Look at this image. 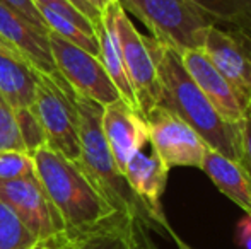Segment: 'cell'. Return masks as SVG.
Listing matches in <instances>:
<instances>
[{
    "instance_id": "cell-25",
    "label": "cell",
    "mask_w": 251,
    "mask_h": 249,
    "mask_svg": "<svg viewBox=\"0 0 251 249\" xmlns=\"http://www.w3.org/2000/svg\"><path fill=\"white\" fill-rule=\"evenodd\" d=\"M33 3L36 7L43 5V7H48V9L56 10V12H60L62 16L69 17V19H72L75 24H79L86 33H91L96 36V26H94L86 16H82L69 0H33Z\"/></svg>"
},
{
    "instance_id": "cell-27",
    "label": "cell",
    "mask_w": 251,
    "mask_h": 249,
    "mask_svg": "<svg viewBox=\"0 0 251 249\" xmlns=\"http://www.w3.org/2000/svg\"><path fill=\"white\" fill-rule=\"evenodd\" d=\"M239 135H241V162L239 164L245 167L251 178V111L239 125Z\"/></svg>"
},
{
    "instance_id": "cell-7",
    "label": "cell",
    "mask_w": 251,
    "mask_h": 249,
    "mask_svg": "<svg viewBox=\"0 0 251 249\" xmlns=\"http://www.w3.org/2000/svg\"><path fill=\"white\" fill-rule=\"evenodd\" d=\"M48 43L56 72L77 96L94 101L101 106L122 99L98 55L69 43L55 33H48Z\"/></svg>"
},
{
    "instance_id": "cell-22",
    "label": "cell",
    "mask_w": 251,
    "mask_h": 249,
    "mask_svg": "<svg viewBox=\"0 0 251 249\" xmlns=\"http://www.w3.org/2000/svg\"><path fill=\"white\" fill-rule=\"evenodd\" d=\"M16 113V120L19 125L21 138L26 147V152L33 156L38 149L47 145V136H45V130L41 126L38 116L34 114L33 108H23V110H14Z\"/></svg>"
},
{
    "instance_id": "cell-9",
    "label": "cell",
    "mask_w": 251,
    "mask_h": 249,
    "mask_svg": "<svg viewBox=\"0 0 251 249\" xmlns=\"http://www.w3.org/2000/svg\"><path fill=\"white\" fill-rule=\"evenodd\" d=\"M0 200L19 215L38 239H48L65 230L62 217L48 200L36 174L14 181H0Z\"/></svg>"
},
{
    "instance_id": "cell-1",
    "label": "cell",
    "mask_w": 251,
    "mask_h": 249,
    "mask_svg": "<svg viewBox=\"0 0 251 249\" xmlns=\"http://www.w3.org/2000/svg\"><path fill=\"white\" fill-rule=\"evenodd\" d=\"M159 80V106L166 108L201 136L208 149L222 154L234 162H241L239 126L231 125L217 113L203 96L188 72L178 51L147 38Z\"/></svg>"
},
{
    "instance_id": "cell-26",
    "label": "cell",
    "mask_w": 251,
    "mask_h": 249,
    "mask_svg": "<svg viewBox=\"0 0 251 249\" xmlns=\"http://www.w3.org/2000/svg\"><path fill=\"white\" fill-rule=\"evenodd\" d=\"M0 2L9 7V9H12L14 12H17L21 17H24L31 26L40 29L41 33H45V34L50 33L47 27V23H45V19L41 17L40 10H38V7L33 3V0H0Z\"/></svg>"
},
{
    "instance_id": "cell-20",
    "label": "cell",
    "mask_w": 251,
    "mask_h": 249,
    "mask_svg": "<svg viewBox=\"0 0 251 249\" xmlns=\"http://www.w3.org/2000/svg\"><path fill=\"white\" fill-rule=\"evenodd\" d=\"M38 10H40L41 17H43L45 23H47V27L50 33H55L56 36L63 38V40L69 41V43L84 48V50L89 51V53L100 57V43H98V38L94 36V34L86 33L79 24H75L72 19L62 16V14L53 9L38 5Z\"/></svg>"
},
{
    "instance_id": "cell-18",
    "label": "cell",
    "mask_w": 251,
    "mask_h": 249,
    "mask_svg": "<svg viewBox=\"0 0 251 249\" xmlns=\"http://www.w3.org/2000/svg\"><path fill=\"white\" fill-rule=\"evenodd\" d=\"M96 38H98V43H100V60L102 63V67H104L106 73H108L109 79L115 84V87L118 89L122 99L128 106H132L133 110L139 111L137 97L133 94L132 84H130L128 77H126L118 41H116L115 31H113L111 17H109V14L106 10L101 12V19L96 26Z\"/></svg>"
},
{
    "instance_id": "cell-11",
    "label": "cell",
    "mask_w": 251,
    "mask_h": 249,
    "mask_svg": "<svg viewBox=\"0 0 251 249\" xmlns=\"http://www.w3.org/2000/svg\"><path fill=\"white\" fill-rule=\"evenodd\" d=\"M179 57L188 75L217 110V113L231 125H241L245 116L251 111V103H248L219 72L203 50H186L179 53Z\"/></svg>"
},
{
    "instance_id": "cell-10",
    "label": "cell",
    "mask_w": 251,
    "mask_h": 249,
    "mask_svg": "<svg viewBox=\"0 0 251 249\" xmlns=\"http://www.w3.org/2000/svg\"><path fill=\"white\" fill-rule=\"evenodd\" d=\"M149 232L135 219L115 212L96 226L60 236L62 249H159Z\"/></svg>"
},
{
    "instance_id": "cell-33",
    "label": "cell",
    "mask_w": 251,
    "mask_h": 249,
    "mask_svg": "<svg viewBox=\"0 0 251 249\" xmlns=\"http://www.w3.org/2000/svg\"><path fill=\"white\" fill-rule=\"evenodd\" d=\"M173 241H175V243H176V246H178L179 249H193L192 246H188V244H186L185 241H183L181 237L178 236V234H176V236L173 237Z\"/></svg>"
},
{
    "instance_id": "cell-5",
    "label": "cell",
    "mask_w": 251,
    "mask_h": 249,
    "mask_svg": "<svg viewBox=\"0 0 251 249\" xmlns=\"http://www.w3.org/2000/svg\"><path fill=\"white\" fill-rule=\"evenodd\" d=\"M33 111L47 136V145L72 160H80V135L74 92L58 72H38Z\"/></svg>"
},
{
    "instance_id": "cell-2",
    "label": "cell",
    "mask_w": 251,
    "mask_h": 249,
    "mask_svg": "<svg viewBox=\"0 0 251 249\" xmlns=\"http://www.w3.org/2000/svg\"><path fill=\"white\" fill-rule=\"evenodd\" d=\"M74 104L79 116L80 164L104 196V200L109 203V206L115 212L135 219L146 229L154 230L173 241V237L176 236L175 229L171 226H164L151 212L149 206L130 188L125 174L116 166L101 128L102 106L86 97L77 96L75 92H74Z\"/></svg>"
},
{
    "instance_id": "cell-19",
    "label": "cell",
    "mask_w": 251,
    "mask_h": 249,
    "mask_svg": "<svg viewBox=\"0 0 251 249\" xmlns=\"http://www.w3.org/2000/svg\"><path fill=\"white\" fill-rule=\"evenodd\" d=\"M217 26L238 31L251 40V0H188Z\"/></svg>"
},
{
    "instance_id": "cell-23",
    "label": "cell",
    "mask_w": 251,
    "mask_h": 249,
    "mask_svg": "<svg viewBox=\"0 0 251 249\" xmlns=\"http://www.w3.org/2000/svg\"><path fill=\"white\" fill-rule=\"evenodd\" d=\"M34 174L33 156L21 150L0 152V181H14Z\"/></svg>"
},
{
    "instance_id": "cell-24",
    "label": "cell",
    "mask_w": 251,
    "mask_h": 249,
    "mask_svg": "<svg viewBox=\"0 0 251 249\" xmlns=\"http://www.w3.org/2000/svg\"><path fill=\"white\" fill-rule=\"evenodd\" d=\"M21 150L26 152V147L21 138L19 125L14 110L0 97V152Z\"/></svg>"
},
{
    "instance_id": "cell-30",
    "label": "cell",
    "mask_w": 251,
    "mask_h": 249,
    "mask_svg": "<svg viewBox=\"0 0 251 249\" xmlns=\"http://www.w3.org/2000/svg\"><path fill=\"white\" fill-rule=\"evenodd\" d=\"M60 234L48 237V239H40L31 249H62V236Z\"/></svg>"
},
{
    "instance_id": "cell-8",
    "label": "cell",
    "mask_w": 251,
    "mask_h": 249,
    "mask_svg": "<svg viewBox=\"0 0 251 249\" xmlns=\"http://www.w3.org/2000/svg\"><path fill=\"white\" fill-rule=\"evenodd\" d=\"M149 126V143L152 152L162 160L168 169L171 167L201 166L207 143L190 125L166 108H154L146 116Z\"/></svg>"
},
{
    "instance_id": "cell-13",
    "label": "cell",
    "mask_w": 251,
    "mask_h": 249,
    "mask_svg": "<svg viewBox=\"0 0 251 249\" xmlns=\"http://www.w3.org/2000/svg\"><path fill=\"white\" fill-rule=\"evenodd\" d=\"M101 128L122 173L130 157L149 143V126L146 118L123 99L102 106Z\"/></svg>"
},
{
    "instance_id": "cell-21",
    "label": "cell",
    "mask_w": 251,
    "mask_h": 249,
    "mask_svg": "<svg viewBox=\"0 0 251 249\" xmlns=\"http://www.w3.org/2000/svg\"><path fill=\"white\" fill-rule=\"evenodd\" d=\"M38 241L36 234L0 200V249H31Z\"/></svg>"
},
{
    "instance_id": "cell-17",
    "label": "cell",
    "mask_w": 251,
    "mask_h": 249,
    "mask_svg": "<svg viewBox=\"0 0 251 249\" xmlns=\"http://www.w3.org/2000/svg\"><path fill=\"white\" fill-rule=\"evenodd\" d=\"M38 72L24 60L0 53V97L12 110L33 108Z\"/></svg>"
},
{
    "instance_id": "cell-31",
    "label": "cell",
    "mask_w": 251,
    "mask_h": 249,
    "mask_svg": "<svg viewBox=\"0 0 251 249\" xmlns=\"http://www.w3.org/2000/svg\"><path fill=\"white\" fill-rule=\"evenodd\" d=\"M87 3H89L91 7H93L94 10H98V12H102V10L106 9V7L109 5V3L113 2V0H86Z\"/></svg>"
},
{
    "instance_id": "cell-29",
    "label": "cell",
    "mask_w": 251,
    "mask_h": 249,
    "mask_svg": "<svg viewBox=\"0 0 251 249\" xmlns=\"http://www.w3.org/2000/svg\"><path fill=\"white\" fill-rule=\"evenodd\" d=\"M69 2L72 3V5L75 7L82 16H86L87 19L94 24V26H98V23H100V19H101V14L98 12V10H94L93 7L86 2V0H69Z\"/></svg>"
},
{
    "instance_id": "cell-32",
    "label": "cell",
    "mask_w": 251,
    "mask_h": 249,
    "mask_svg": "<svg viewBox=\"0 0 251 249\" xmlns=\"http://www.w3.org/2000/svg\"><path fill=\"white\" fill-rule=\"evenodd\" d=\"M0 53H2V55H10V57H16V58H21L19 55H17L16 51L12 50V48H9L5 43H2V41H0ZM21 60H23V58H21Z\"/></svg>"
},
{
    "instance_id": "cell-4",
    "label": "cell",
    "mask_w": 251,
    "mask_h": 249,
    "mask_svg": "<svg viewBox=\"0 0 251 249\" xmlns=\"http://www.w3.org/2000/svg\"><path fill=\"white\" fill-rule=\"evenodd\" d=\"M125 12L146 24L152 40L171 50H201L205 31L214 21L188 0H120Z\"/></svg>"
},
{
    "instance_id": "cell-3",
    "label": "cell",
    "mask_w": 251,
    "mask_h": 249,
    "mask_svg": "<svg viewBox=\"0 0 251 249\" xmlns=\"http://www.w3.org/2000/svg\"><path fill=\"white\" fill-rule=\"evenodd\" d=\"M33 160L34 174L62 217L65 230L93 227L115 213L80 160L69 159L48 145L38 149Z\"/></svg>"
},
{
    "instance_id": "cell-16",
    "label": "cell",
    "mask_w": 251,
    "mask_h": 249,
    "mask_svg": "<svg viewBox=\"0 0 251 249\" xmlns=\"http://www.w3.org/2000/svg\"><path fill=\"white\" fill-rule=\"evenodd\" d=\"M200 169L210 178L222 195L234 202L245 213L251 215V178L241 164L207 149Z\"/></svg>"
},
{
    "instance_id": "cell-28",
    "label": "cell",
    "mask_w": 251,
    "mask_h": 249,
    "mask_svg": "<svg viewBox=\"0 0 251 249\" xmlns=\"http://www.w3.org/2000/svg\"><path fill=\"white\" fill-rule=\"evenodd\" d=\"M236 244L243 249H251V215L248 213L236 226Z\"/></svg>"
},
{
    "instance_id": "cell-14",
    "label": "cell",
    "mask_w": 251,
    "mask_h": 249,
    "mask_svg": "<svg viewBox=\"0 0 251 249\" xmlns=\"http://www.w3.org/2000/svg\"><path fill=\"white\" fill-rule=\"evenodd\" d=\"M0 41L12 48L36 72L51 75L56 72L48 34L31 26L24 17L0 2Z\"/></svg>"
},
{
    "instance_id": "cell-15",
    "label": "cell",
    "mask_w": 251,
    "mask_h": 249,
    "mask_svg": "<svg viewBox=\"0 0 251 249\" xmlns=\"http://www.w3.org/2000/svg\"><path fill=\"white\" fill-rule=\"evenodd\" d=\"M168 173L169 169L154 152L146 154L142 150L133 154L123 169L130 188L137 193V196L149 206L151 212L164 226H171L166 219L161 203L162 193H164L166 183H168Z\"/></svg>"
},
{
    "instance_id": "cell-6",
    "label": "cell",
    "mask_w": 251,
    "mask_h": 249,
    "mask_svg": "<svg viewBox=\"0 0 251 249\" xmlns=\"http://www.w3.org/2000/svg\"><path fill=\"white\" fill-rule=\"evenodd\" d=\"M104 10L111 17L113 31L118 41L126 77L132 84L140 114L146 118L154 108L159 106V92H161L155 62L147 45V38L137 31L123 7L120 5V0H113Z\"/></svg>"
},
{
    "instance_id": "cell-12",
    "label": "cell",
    "mask_w": 251,
    "mask_h": 249,
    "mask_svg": "<svg viewBox=\"0 0 251 249\" xmlns=\"http://www.w3.org/2000/svg\"><path fill=\"white\" fill-rule=\"evenodd\" d=\"M201 50L217 70L251 103V40L238 31L210 26L205 31Z\"/></svg>"
}]
</instances>
